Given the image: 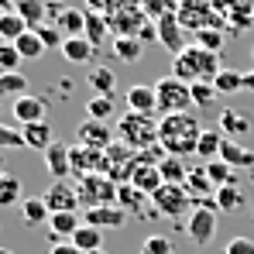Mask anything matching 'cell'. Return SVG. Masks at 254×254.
I'll return each instance as SVG.
<instances>
[{"instance_id":"obj_52","label":"cell","mask_w":254,"mask_h":254,"mask_svg":"<svg viewBox=\"0 0 254 254\" xmlns=\"http://www.w3.org/2000/svg\"><path fill=\"white\" fill-rule=\"evenodd\" d=\"M48 254H83V251H79L72 241H59V244H52V251H48Z\"/></svg>"},{"instance_id":"obj_49","label":"cell","mask_w":254,"mask_h":254,"mask_svg":"<svg viewBox=\"0 0 254 254\" xmlns=\"http://www.w3.org/2000/svg\"><path fill=\"white\" fill-rule=\"evenodd\" d=\"M38 38H42L45 48H62V42H65V35H62L59 24H52V21H45L42 28H38Z\"/></svg>"},{"instance_id":"obj_29","label":"cell","mask_w":254,"mask_h":254,"mask_svg":"<svg viewBox=\"0 0 254 254\" xmlns=\"http://www.w3.org/2000/svg\"><path fill=\"white\" fill-rule=\"evenodd\" d=\"M83 38L93 45V48H100V45H103V38H114V35H110V24H107V17H103V14H96V10H86Z\"/></svg>"},{"instance_id":"obj_18","label":"cell","mask_w":254,"mask_h":254,"mask_svg":"<svg viewBox=\"0 0 254 254\" xmlns=\"http://www.w3.org/2000/svg\"><path fill=\"white\" fill-rule=\"evenodd\" d=\"M124 100H127V110H134V114H158V96H155V86H144V83H137V86H130L124 93Z\"/></svg>"},{"instance_id":"obj_41","label":"cell","mask_w":254,"mask_h":254,"mask_svg":"<svg viewBox=\"0 0 254 254\" xmlns=\"http://www.w3.org/2000/svg\"><path fill=\"white\" fill-rule=\"evenodd\" d=\"M141 10L148 14V21H162V17H172L179 14V0H141Z\"/></svg>"},{"instance_id":"obj_16","label":"cell","mask_w":254,"mask_h":254,"mask_svg":"<svg viewBox=\"0 0 254 254\" xmlns=\"http://www.w3.org/2000/svg\"><path fill=\"white\" fill-rule=\"evenodd\" d=\"M48 175H55V182H65V175H72V158H69V141H55L42 155Z\"/></svg>"},{"instance_id":"obj_15","label":"cell","mask_w":254,"mask_h":254,"mask_svg":"<svg viewBox=\"0 0 254 254\" xmlns=\"http://www.w3.org/2000/svg\"><path fill=\"white\" fill-rule=\"evenodd\" d=\"M124 220H127V210H121L117 203L114 206H89L83 213V223L96 227V230H117V227H124Z\"/></svg>"},{"instance_id":"obj_27","label":"cell","mask_w":254,"mask_h":254,"mask_svg":"<svg viewBox=\"0 0 254 254\" xmlns=\"http://www.w3.org/2000/svg\"><path fill=\"white\" fill-rule=\"evenodd\" d=\"M59 52H62V59H65V62H76V65H86V62H93V55H96V48L86 42L83 35H79V38H65Z\"/></svg>"},{"instance_id":"obj_58","label":"cell","mask_w":254,"mask_h":254,"mask_svg":"<svg viewBox=\"0 0 254 254\" xmlns=\"http://www.w3.org/2000/svg\"><path fill=\"white\" fill-rule=\"evenodd\" d=\"M0 172H3V169H0Z\"/></svg>"},{"instance_id":"obj_54","label":"cell","mask_w":254,"mask_h":254,"mask_svg":"<svg viewBox=\"0 0 254 254\" xmlns=\"http://www.w3.org/2000/svg\"><path fill=\"white\" fill-rule=\"evenodd\" d=\"M7 10H14V0H0V14H7Z\"/></svg>"},{"instance_id":"obj_12","label":"cell","mask_w":254,"mask_h":254,"mask_svg":"<svg viewBox=\"0 0 254 254\" xmlns=\"http://www.w3.org/2000/svg\"><path fill=\"white\" fill-rule=\"evenodd\" d=\"M10 114H14V121L24 127V124H42L45 114H48V103H45L42 96H35V93H24V96H17L14 103H10Z\"/></svg>"},{"instance_id":"obj_23","label":"cell","mask_w":254,"mask_h":254,"mask_svg":"<svg viewBox=\"0 0 254 254\" xmlns=\"http://www.w3.org/2000/svg\"><path fill=\"white\" fill-rule=\"evenodd\" d=\"M86 86L93 89V96H114V89H117V76H114L110 65H93V69L86 72Z\"/></svg>"},{"instance_id":"obj_8","label":"cell","mask_w":254,"mask_h":254,"mask_svg":"<svg viewBox=\"0 0 254 254\" xmlns=\"http://www.w3.org/2000/svg\"><path fill=\"white\" fill-rule=\"evenodd\" d=\"M216 199H203V203H196L192 213H189V237L196 241V244H210L213 237H216Z\"/></svg>"},{"instance_id":"obj_7","label":"cell","mask_w":254,"mask_h":254,"mask_svg":"<svg viewBox=\"0 0 254 254\" xmlns=\"http://www.w3.org/2000/svg\"><path fill=\"white\" fill-rule=\"evenodd\" d=\"M114 38H137L148 24V14L141 10V0H121V7L107 17Z\"/></svg>"},{"instance_id":"obj_50","label":"cell","mask_w":254,"mask_h":254,"mask_svg":"<svg viewBox=\"0 0 254 254\" xmlns=\"http://www.w3.org/2000/svg\"><path fill=\"white\" fill-rule=\"evenodd\" d=\"M223 254H254V241L251 237H234V241H227Z\"/></svg>"},{"instance_id":"obj_6","label":"cell","mask_w":254,"mask_h":254,"mask_svg":"<svg viewBox=\"0 0 254 254\" xmlns=\"http://www.w3.org/2000/svg\"><path fill=\"white\" fill-rule=\"evenodd\" d=\"M117 182L110 175H83L76 179V192H79V203L86 210L89 206H114L117 203Z\"/></svg>"},{"instance_id":"obj_35","label":"cell","mask_w":254,"mask_h":254,"mask_svg":"<svg viewBox=\"0 0 254 254\" xmlns=\"http://www.w3.org/2000/svg\"><path fill=\"white\" fill-rule=\"evenodd\" d=\"M114 114H117L114 96H89V100H86V117H89V121H103V124H107Z\"/></svg>"},{"instance_id":"obj_44","label":"cell","mask_w":254,"mask_h":254,"mask_svg":"<svg viewBox=\"0 0 254 254\" xmlns=\"http://www.w3.org/2000/svg\"><path fill=\"white\" fill-rule=\"evenodd\" d=\"M192 42L199 45V48H206V52H213V55H220V48L227 45V38H223L220 28H203L199 35H192Z\"/></svg>"},{"instance_id":"obj_19","label":"cell","mask_w":254,"mask_h":254,"mask_svg":"<svg viewBox=\"0 0 254 254\" xmlns=\"http://www.w3.org/2000/svg\"><path fill=\"white\" fill-rule=\"evenodd\" d=\"M83 227V216L79 213H52V220H48V237H52V244H59V241H72V234Z\"/></svg>"},{"instance_id":"obj_45","label":"cell","mask_w":254,"mask_h":254,"mask_svg":"<svg viewBox=\"0 0 254 254\" xmlns=\"http://www.w3.org/2000/svg\"><path fill=\"white\" fill-rule=\"evenodd\" d=\"M17 148H28L24 144V134L14 124H3L0 121V151H17Z\"/></svg>"},{"instance_id":"obj_57","label":"cell","mask_w":254,"mask_h":254,"mask_svg":"<svg viewBox=\"0 0 254 254\" xmlns=\"http://www.w3.org/2000/svg\"><path fill=\"white\" fill-rule=\"evenodd\" d=\"M251 59H254V52H251Z\"/></svg>"},{"instance_id":"obj_48","label":"cell","mask_w":254,"mask_h":254,"mask_svg":"<svg viewBox=\"0 0 254 254\" xmlns=\"http://www.w3.org/2000/svg\"><path fill=\"white\" fill-rule=\"evenodd\" d=\"M172 251H175V244H172V237H165V234H151L141 244V254H172Z\"/></svg>"},{"instance_id":"obj_25","label":"cell","mask_w":254,"mask_h":254,"mask_svg":"<svg viewBox=\"0 0 254 254\" xmlns=\"http://www.w3.org/2000/svg\"><path fill=\"white\" fill-rule=\"evenodd\" d=\"M21 134H24V144L35 148V151H42V155L55 144V134H52V124L48 121H42V124H24Z\"/></svg>"},{"instance_id":"obj_46","label":"cell","mask_w":254,"mask_h":254,"mask_svg":"<svg viewBox=\"0 0 254 254\" xmlns=\"http://www.w3.org/2000/svg\"><path fill=\"white\" fill-rule=\"evenodd\" d=\"M21 62H24V59H21V52H17L14 45L0 42V76H3V72H21V69H17Z\"/></svg>"},{"instance_id":"obj_20","label":"cell","mask_w":254,"mask_h":254,"mask_svg":"<svg viewBox=\"0 0 254 254\" xmlns=\"http://www.w3.org/2000/svg\"><path fill=\"white\" fill-rule=\"evenodd\" d=\"M186 192L192 196V206H196V203H203V199H213V196H216V186H213L210 175H206V165H196V169H189V179H186Z\"/></svg>"},{"instance_id":"obj_24","label":"cell","mask_w":254,"mask_h":254,"mask_svg":"<svg viewBox=\"0 0 254 254\" xmlns=\"http://www.w3.org/2000/svg\"><path fill=\"white\" fill-rule=\"evenodd\" d=\"M14 10L24 17V24L31 31H38L48 21V0H14Z\"/></svg>"},{"instance_id":"obj_13","label":"cell","mask_w":254,"mask_h":254,"mask_svg":"<svg viewBox=\"0 0 254 254\" xmlns=\"http://www.w3.org/2000/svg\"><path fill=\"white\" fill-rule=\"evenodd\" d=\"M76 141L86 144V148H100V151H107L117 137H114L110 124H103V121H89V117H86L83 124H79V130H76Z\"/></svg>"},{"instance_id":"obj_40","label":"cell","mask_w":254,"mask_h":254,"mask_svg":"<svg viewBox=\"0 0 254 254\" xmlns=\"http://www.w3.org/2000/svg\"><path fill=\"white\" fill-rule=\"evenodd\" d=\"M14 48L21 52V59L24 62H31V59H42V52H48L42 45V38H38V31H24L17 42H14Z\"/></svg>"},{"instance_id":"obj_26","label":"cell","mask_w":254,"mask_h":254,"mask_svg":"<svg viewBox=\"0 0 254 254\" xmlns=\"http://www.w3.org/2000/svg\"><path fill=\"white\" fill-rule=\"evenodd\" d=\"M220 158L230 165V169H254V151L251 148H244L241 141H223V148H220Z\"/></svg>"},{"instance_id":"obj_30","label":"cell","mask_w":254,"mask_h":254,"mask_svg":"<svg viewBox=\"0 0 254 254\" xmlns=\"http://www.w3.org/2000/svg\"><path fill=\"white\" fill-rule=\"evenodd\" d=\"M21 206L24 203V196H21V179L14 175V172H0V210H7V206Z\"/></svg>"},{"instance_id":"obj_10","label":"cell","mask_w":254,"mask_h":254,"mask_svg":"<svg viewBox=\"0 0 254 254\" xmlns=\"http://www.w3.org/2000/svg\"><path fill=\"white\" fill-rule=\"evenodd\" d=\"M151 203H155V213L158 216H172V220H179L182 213L192 206V196L186 192V186H162L155 196H151Z\"/></svg>"},{"instance_id":"obj_56","label":"cell","mask_w":254,"mask_h":254,"mask_svg":"<svg viewBox=\"0 0 254 254\" xmlns=\"http://www.w3.org/2000/svg\"><path fill=\"white\" fill-rule=\"evenodd\" d=\"M0 254H14V251H7V248H0Z\"/></svg>"},{"instance_id":"obj_55","label":"cell","mask_w":254,"mask_h":254,"mask_svg":"<svg viewBox=\"0 0 254 254\" xmlns=\"http://www.w3.org/2000/svg\"><path fill=\"white\" fill-rule=\"evenodd\" d=\"M93 254H110V251H107V248H100V251H93Z\"/></svg>"},{"instance_id":"obj_11","label":"cell","mask_w":254,"mask_h":254,"mask_svg":"<svg viewBox=\"0 0 254 254\" xmlns=\"http://www.w3.org/2000/svg\"><path fill=\"white\" fill-rule=\"evenodd\" d=\"M42 199L48 203L52 213H79V206H83L72 182H52V186L42 192Z\"/></svg>"},{"instance_id":"obj_43","label":"cell","mask_w":254,"mask_h":254,"mask_svg":"<svg viewBox=\"0 0 254 254\" xmlns=\"http://www.w3.org/2000/svg\"><path fill=\"white\" fill-rule=\"evenodd\" d=\"M216 93L220 96H234V93H241L244 89V72H234V69H223L220 76H216Z\"/></svg>"},{"instance_id":"obj_42","label":"cell","mask_w":254,"mask_h":254,"mask_svg":"<svg viewBox=\"0 0 254 254\" xmlns=\"http://www.w3.org/2000/svg\"><path fill=\"white\" fill-rule=\"evenodd\" d=\"M114 55L124 62H137L144 55V42L141 38H114Z\"/></svg>"},{"instance_id":"obj_38","label":"cell","mask_w":254,"mask_h":254,"mask_svg":"<svg viewBox=\"0 0 254 254\" xmlns=\"http://www.w3.org/2000/svg\"><path fill=\"white\" fill-rule=\"evenodd\" d=\"M28 93V79L24 72H3L0 76V100H17Z\"/></svg>"},{"instance_id":"obj_3","label":"cell","mask_w":254,"mask_h":254,"mask_svg":"<svg viewBox=\"0 0 254 254\" xmlns=\"http://www.w3.org/2000/svg\"><path fill=\"white\" fill-rule=\"evenodd\" d=\"M117 137L124 144H130L134 151H148L151 144H158V117L127 110L124 117L117 121Z\"/></svg>"},{"instance_id":"obj_39","label":"cell","mask_w":254,"mask_h":254,"mask_svg":"<svg viewBox=\"0 0 254 254\" xmlns=\"http://www.w3.org/2000/svg\"><path fill=\"white\" fill-rule=\"evenodd\" d=\"M216 210L220 213H237L244 206V192L237 189V186H223V189H216Z\"/></svg>"},{"instance_id":"obj_4","label":"cell","mask_w":254,"mask_h":254,"mask_svg":"<svg viewBox=\"0 0 254 254\" xmlns=\"http://www.w3.org/2000/svg\"><path fill=\"white\" fill-rule=\"evenodd\" d=\"M155 96H158V114L162 117L189 114V107H192V86L175 79V76H162L155 83Z\"/></svg>"},{"instance_id":"obj_33","label":"cell","mask_w":254,"mask_h":254,"mask_svg":"<svg viewBox=\"0 0 254 254\" xmlns=\"http://www.w3.org/2000/svg\"><path fill=\"white\" fill-rule=\"evenodd\" d=\"M151 196H144L141 189H134L130 182H124L121 189H117V206L121 210H130V213H148L144 210V203H148Z\"/></svg>"},{"instance_id":"obj_28","label":"cell","mask_w":254,"mask_h":254,"mask_svg":"<svg viewBox=\"0 0 254 254\" xmlns=\"http://www.w3.org/2000/svg\"><path fill=\"white\" fill-rule=\"evenodd\" d=\"M21 220L28 223V227H42L52 220V210H48V203H45L42 196H24V203H21Z\"/></svg>"},{"instance_id":"obj_32","label":"cell","mask_w":254,"mask_h":254,"mask_svg":"<svg viewBox=\"0 0 254 254\" xmlns=\"http://www.w3.org/2000/svg\"><path fill=\"white\" fill-rule=\"evenodd\" d=\"M158 172H162V179H165L169 186H186V179H189L186 158H175V155H165V158L158 162Z\"/></svg>"},{"instance_id":"obj_37","label":"cell","mask_w":254,"mask_h":254,"mask_svg":"<svg viewBox=\"0 0 254 254\" xmlns=\"http://www.w3.org/2000/svg\"><path fill=\"white\" fill-rule=\"evenodd\" d=\"M223 130H203V137H199V148H196V155L203 158V165L213 162V158H220V148H223Z\"/></svg>"},{"instance_id":"obj_5","label":"cell","mask_w":254,"mask_h":254,"mask_svg":"<svg viewBox=\"0 0 254 254\" xmlns=\"http://www.w3.org/2000/svg\"><path fill=\"white\" fill-rule=\"evenodd\" d=\"M179 24L192 35H199L203 28L223 31V17L216 14V0H179Z\"/></svg>"},{"instance_id":"obj_21","label":"cell","mask_w":254,"mask_h":254,"mask_svg":"<svg viewBox=\"0 0 254 254\" xmlns=\"http://www.w3.org/2000/svg\"><path fill=\"white\" fill-rule=\"evenodd\" d=\"M251 114H244V110H234V107H227V110H220V130L223 134H230V141H241L244 134H251Z\"/></svg>"},{"instance_id":"obj_31","label":"cell","mask_w":254,"mask_h":254,"mask_svg":"<svg viewBox=\"0 0 254 254\" xmlns=\"http://www.w3.org/2000/svg\"><path fill=\"white\" fill-rule=\"evenodd\" d=\"M24 31H31L28 24H24V17L17 14V10H7V14H0V42L14 45Z\"/></svg>"},{"instance_id":"obj_47","label":"cell","mask_w":254,"mask_h":254,"mask_svg":"<svg viewBox=\"0 0 254 254\" xmlns=\"http://www.w3.org/2000/svg\"><path fill=\"white\" fill-rule=\"evenodd\" d=\"M220 100L213 83H192V107H213Z\"/></svg>"},{"instance_id":"obj_34","label":"cell","mask_w":254,"mask_h":254,"mask_svg":"<svg viewBox=\"0 0 254 254\" xmlns=\"http://www.w3.org/2000/svg\"><path fill=\"white\" fill-rule=\"evenodd\" d=\"M72 244L79 248L83 254H93L103 248V230H96V227H89V223H83L76 234H72Z\"/></svg>"},{"instance_id":"obj_22","label":"cell","mask_w":254,"mask_h":254,"mask_svg":"<svg viewBox=\"0 0 254 254\" xmlns=\"http://www.w3.org/2000/svg\"><path fill=\"white\" fill-rule=\"evenodd\" d=\"M52 24H59V31H62L65 38H79L83 28H86V7H72V3H65Z\"/></svg>"},{"instance_id":"obj_9","label":"cell","mask_w":254,"mask_h":254,"mask_svg":"<svg viewBox=\"0 0 254 254\" xmlns=\"http://www.w3.org/2000/svg\"><path fill=\"white\" fill-rule=\"evenodd\" d=\"M69 158H72V175L83 179V175H107L110 162L100 148H86V144H69Z\"/></svg>"},{"instance_id":"obj_36","label":"cell","mask_w":254,"mask_h":254,"mask_svg":"<svg viewBox=\"0 0 254 254\" xmlns=\"http://www.w3.org/2000/svg\"><path fill=\"white\" fill-rule=\"evenodd\" d=\"M206 175H210V182L216 186V189H223V186H237V169H230L223 158L206 162Z\"/></svg>"},{"instance_id":"obj_51","label":"cell","mask_w":254,"mask_h":254,"mask_svg":"<svg viewBox=\"0 0 254 254\" xmlns=\"http://www.w3.org/2000/svg\"><path fill=\"white\" fill-rule=\"evenodd\" d=\"M117 7H121V0H86V10H96L103 17H110Z\"/></svg>"},{"instance_id":"obj_53","label":"cell","mask_w":254,"mask_h":254,"mask_svg":"<svg viewBox=\"0 0 254 254\" xmlns=\"http://www.w3.org/2000/svg\"><path fill=\"white\" fill-rule=\"evenodd\" d=\"M244 89L254 93V69H251V72H244Z\"/></svg>"},{"instance_id":"obj_17","label":"cell","mask_w":254,"mask_h":254,"mask_svg":"<svg viewBox=\"0 0 254 254\" xmlns=\"http://www.w3.org/2000/svg\"><path fill=\"white\" fill-rule=\"evenodd\" d=\"M158 45L169 48L172 55H179V52L186 48V28L179 24V14H172V17H162V21H158Z\"/></svg>"},{"instance_id":"obj_1","label":"cell","mask_w":254,"mask_h":254,"mask_svg":"<svg viewBox=\"0 0 254 254\" xmlns=\"http://www.w3.org/2000/svg\"><path fill=\"white\" fill-rule=\"evenodd\" d=\"M199 137H203V124H199V117L192 110L189 114L158 117V144L165 148V155H175V158L196 155Z\"/></svg>"},{"instance_id":"obj_2","label":"cell","mask_w":254,"mask_h":254,"mask_svg":"<svg viewBox=\"0 0 254 254\" xmlns=\"http://www.w3.org/2000/svg\"><path fill=\"white\" fill-rule=\"evenodd\" d=\"M223 72L220 65V55H213L206 48H199L196 42H189L172 62V76L182 79V83H216V76Z\"/></svg>"},{"instance_id":"obj_14","label":"cell","mask_w":254,"mask_h":254,"mask_svg":"<svg viewBox=\"0 0 254 254\" xmlns=\"http://www.w3.org/2000/svg\"><path fill=\"white\" fill-rule=\"evenodd\" d=\"M130 186L134 189H141L144 196H155L162 186H165V179H162V172L158 165H151V162H134V169H130Z\"/></svg>"}]
</instances>
